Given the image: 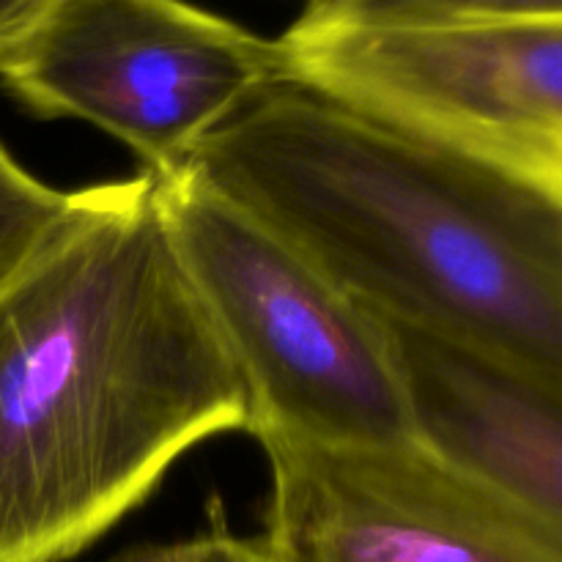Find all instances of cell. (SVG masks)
<instances>
[{
	"mask_svg": "<svg viewBox=\"0 0 562 562\" xmlns=\"http://www.w3.org/2000/svg\"><path fill=\"white\" fill-rule=\"evenodd\" d=\"M417 442L562 549V387L382 322Z\"/></svg>",
	"mask_w": 562,
	"mask_h": 562,
	"instance_id": "obj_7",
	"label": "cell"
},
{
	"mask_svg": "<svg viewBox=\"0 0 562 562\" xmlns=\"http://www.w3.org/2000/svg\"><path fill=\"white\" fill-rule=\"evenodd\" d=\"M206 530L184 543L165 549L162 562H278L263 538H236L228 532L217 499L209 505Z\"/></svg>",
	"mask_w": 562,
	"mask_h": 562,
	"instance_id": "obj_10",
	"label": "cell"
},
{
	"mask_svg": "<svg viewBox=\"0 0 562 562\" xmlns=\"http://www.w3.org/2000/svg\"><path fill=\"white\" fill-rule=\"evenodd\" d=\"M165 549L168 547H140L132 549V552L119 554L113 562H162L165 560Z\"/></svg>",
	"mask_w": 562,
	"mask_h": 562,
	"instance_id": "obj_12",
	"label": "cell"
},
{
	"mask_svg": "<svg viewBox=\"0 0 562 562\" xmlns=\"http://www.w3.org/2000/svg\"><path fill=\"white\" fill-rule=\"evenodd\" d=\"M47 0H0V53L25 31Z\"/></svg>",
	"mask_w": 562,
	"mask_h": 562,
	"instance_id": "obj_11",
	"label": "cell"
},
{
	"mask_svg": "<svg viewBox=\"0 0 562 562\" xmlns=\"http://www.w3.org/2000/svg\"><path fill=\"white\" fill-rule=\"evenodd\" d=\"M154 181L170 245L250 395L247 434L258 445H415L382 318L192 170Z\"/></svg>",
	"mask_w": 562,
	"mask_h": 562,
	"instance_id": "obj_3",
	"label": "cell"
},
{
	"mask_svg": "<svg viewBox=\"0 0 562 562\" xmlns=\"http://www.w3.org/2000/svg\"><path fill=\"white\" fill-rule=\"evenodd\" d=\"M250 395L170 245L157 181L75 190L0 285V562H66Z\"/></svg>",
	"mask_w": 562,
	"mask_h": 562,
	"instance_id": "obj_1",
	"label": "cell"
},
{
	"mask_svg": "<svg viewBox=\"0 0 562 562\" xmlns=\"http://www.w3.org/2000/svg\"><path fill=\"white\" fill-rule=\"evenodd\" d=\"M278 562H562V549L426 445L267 442Z\"/></svg>",
	"mask_w": 562,
	"mask_h": 562,
	"instance_id": "obj_6",
	"label": "cell"
},
{
	"mask_svg": "<svg viewBox=\"0 0 562 562\" xmlns=\"http://www.w3.org/2000/svg\"><path fill=\"white\" fill-rule=\"evenodd\" d=\"M280 80L274 38L187 0H47L0 53L14 102L108 132L151 176Z\"/></svg>",
	"mask_w": 562,
	"mask_h": 562,
	"instance_id": "obj_5",
	"label": "cell"
},
{
	"mask_svg": "<svg viewBox=\"0 0 562 562\" xmlns=\"http://www.w3.org/2000/svg\"><path fill=\"white\" fill-rule=\"evenodd\" d=\"M313 3H322V0H307V5H313Z\"/></svg>",
	"mask_w": 562,
	"mask_h": 562,
	"instance_id": "obj_13",
	"label": "cell"
},
{
	"mask_svg": "<svg viewBox=\"0 0 562 562\" xmlns=\"http://www.w3.org/2000/svg\"><path fill=\"white\" fill-rule=\"evenodd\" d=\"M283 80L450 148L562 214V20L395 25L307 5Z\"/></svg>",
	"mask_w": 562,
	"mask_h": 562,
	"instance_id": "obj_4",
	"label": "cell"
},
{
	"mask_svg": "<svg viewBox=\"0 0 562 562\" xmlns=\"http://www.w3.org/2000/svg\"><path fill=\"white\" fill-rule=\"evenodd\" d=\"M184 168L382 322L562 387V214L514 181L289 80Z\"/></svg>",
	"mask_w": 562,
	"mask_h": 562,
	"instance_id": "obj_2",
	"label": "cell"
},
{
	"mask_svg": "<svg viewBox=\"0 0 562 562\" xmlns=\"http://www.w3.org/2000/svg\"><path fill=\"white\" fill-rule=\"evenodd\" d=\"M71 203L75 192L38 181L0 143V285L53 236Z\"/></svg>",
	"mask_w": 562,
	"mask_h": 562,
	"instance_id": "obj_8",
	"label": "cell"
},
{
	"mask_svg": "<svg viewBox=\"0 0 562 562\" xmlns=\"http://www.w3.org/2000/svg\"><path fill=\"white\" fill-rule=\"evenodd\" d=\"M311 9L346 20L395 25L562 20V0H322Z\"/></svg>",
	"mask_w": 562,
	"mask_h": 562,
	"instance_id": "obj_9",
	"label": "cell"
}]
</instances>
